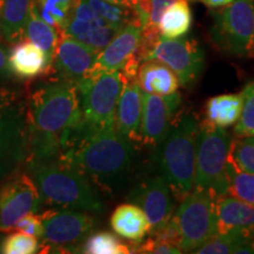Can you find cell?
Returning a JSON list of instances; mask_svg holds the SVG:
<instances>
[{
  "mask_svg": "<svg viewBox=\"0 0 254 254\" xmlns=\"http://www.w3.org/2000/svg\"><path fill=\"white\" fill-rule=\"evenodd\" d=\"M44 201L31 176L17 172L0 182V232L13 231L20 218L38 213Z\"/></svg>",
  "mask_w": 254,
  "mask_h": 254,
  "instance_id": "7c38bea8",
  "label": "cell"
},
{
  "mask_svg": "<svg viewBox=\"0 0 254 254\" xmlns=\"http://www.w3.org/2000/svg\"><path fill=\"white\" fill-rule=\"evenodd\" d=\"M209 36L218 50L238 58L254 57V4L233 0L212 13Z\"/></svg>",
  "mask_w": 254,
  "mask_h": 254,
  "instance_id": "52a82bcc",
  "label": "cell"
},
{
  "mask_svg": "<svg viewBox=\"0 0 254 254\" xmlns=\"http://www.w3.org/2000/svg\"><path fill=\"white\" fill-rule=\"evenodd\" d=\"M196 254H254V238L238 233H217L204 245L195 250Z\"/></svg>",
  "mask_w": 254,
  "mask_h": 254,
  "instance_id": "4316f807",
  "label": "cell"
},
{
  "mask_svg": "<svg viewBox=\"0 0 254 254\" xmlns=\"http://www.w3.org/2000/svg\"><path fill=\"white\" fill-rule=\"evenodd\" d=\"M81 120L75 84L55 80L38 86L26 107V164L58 160L64 135Z\"/></svg>",
  "mask_w": 254,
  "mask_h": 254,
  "instance_id": "6da1fadb",
  "label": "cell"
},
{
  "mask_svg": "<svg viewBox=\"0 0 254 254\" xmlns=\"http://www.w3.org/2000/svg\"><path fill=\"white\" fill-rule=\"evenodd\" d=\"M198 1L202 2V4L208 6L211 8H220L224 7L233 1V0H198Z\"/></svg>",
  "mask_w": 254,
  "mask_h": 254,
  "instance_id": "ab89813d",
  "label": "cell"
},
{
  "mask_svg": "<svg viewBox=\"0 0 254 254\" xmlns=\"http://www.w3.org/2000/svg\"><path fill=\"white\" fill-rule=\"evenodd\" d=\"M111 227L119 237L138 244L150 232V221L139 206L123 204L111 215Z\"/></svg>",
  "mask_w": 254,
  "mask_h": 254,
  "instance_id": "603a6c76",
  "label": "cell"
},
{
  "mask_svg": "<svg viewBox=\"0 0 254 254\" xmlns=\"http://www.w3.org/2000/svg\"><path fill=\"white\" fill-rule=\"evenodd\" d=\"M80 253L86 254H127L132 253V247L124 244L111 232H97L87 237L81 245Z\"/></svg>",
  "mask_w": 254,
  "mask_h": 254,
  "instance_id": "f1b7e54d",
  "label": "cell"
},
{
  "mask_svg": "<svg viewBox=\"0 0 254 254\" xmlns=\"http://www.w3.org/2000/svg\"><path fill=\"white\" fill-rule=\"evenodd\" d=\"M228 163L240 172L254 173V135L232 138Z\"/></svg>",
  "mask_w": 254,
  "mask_h": 254,
  "instance_id": "f546056e",
  "label": "cell"
},
{
  "mask_svg": "<svg viewBox=\"0 0 254 254\" xmlns=\"http://www.w3.org/2000/svg\"><path fill=\"white\" fill-rule=\"evenodd\" d=\"M15 99L17 98H15V95L12 92L5 90V88H0V110Z\"/></svg>",
  "mask_w": 254,
  "mask_h": 254,
  "instance_id": "f35d334b",
  "label": "cell"
},
{
  "mask_svg": "<svg viewBox=\"0 0 254 254\" xmlns=\"http://www.w3.org/2000/svg\"><path fill=\"white\" fill-rule=\"evenodd\" d=\"M241 94H220L209 98L205 106V120L208 125L226 128L236 125L240 117Z\"/></svg>",
  "mask_w": 254,
  "mask_h": 254,
  "instance_id": "cb8c5ba5",
  "label": "cell"
},
{
  "mask_svg": "<svg viewBox=\"0 0 254 254\" xmlns=\"http://www.w3.org/2000/svg\"><path fill=\"white\" fill-rule=\"evenodd\" d=\"M62 32L99 53L118 31L110 26L86 0H75Z\"/></svg>",
  "mask_w": 254,
  "mask_h": 254,
  "instance_id": "2e32d148",
  "label": "cell"
},
{
  "mask_svg": "<svg viewBox=\"0 0 254 254\" xmlns=\"http://www.w3.org/2000/svg\"><path fill=\"white\" fill-rule=\"evenodd\" d=\"M144 60H158L170 67L183 86L198 80L205 65V53L194 39L159 37L144 53Z\"/></svg>",
  "mask_w": 254,
  "mask_h": 254,
  "instance_id": "30bf717a",
  "label": "cell"
},
{
  "mask_svg": "<svg viewBox=\"0 0 254 254\" xmlns=\"http://www.w3.org/2000/svg\"><path fill=\"white\" fill-rule=\"evenodd\" d=\"M182 106V94L174 92L158 95L142 92V116L140 141L148 147H158L178 116Z\"/></svg>",
  "mask_w": 254,
  "mask_h": 254,
  "instance_id": "5bb4252c",
  "label": "cell"
},
{
  "mask_svg": "<svg viewBox=\"0 0 254 254\" xmlns=\"http://www.w3.org/2000/svg\"><path fill=\"white\" fill-rule=\"evenodd\" d=\"M218 233H238L254 238V206L226 194L215 200Z\"/></svg>",
  "mask_w": 254,
  "mask_h": 254,
  "instance_id": "d6986e66",
  "label": "cell"
},
{
  "mask_svg": "<svg viewBox=\"0 0 254 254\" xmlns=\"http://www.w3.org/2000/svg\"><path fill=\"white\" fill-rule=\"evenodd\" d=\"M228 194L254 206V173L237 171L228 163Z\"/></svg>",
  "mask_w": 254,
  "mask_h": 254,
  "instance_id": "1f68e13d",
  "label": "cell"
},
{
  "mask_svg": "<svg viewBox=\"0 0 254 254\" xmlns=\"http://www.w3.org/2000/svg\"><path fill=\"white\" fill-rule=\"evenodd\" d=\"M142 27L138 23L126 25L116 33L98 53L97 67L105 71H120L126 80L136 79L141 57Z\"/></svg>",
  "mask_w": 254,
  "mask_h": 254,
  "instance_id": "4fadbf2b",
  "label": "cell"
},
{
  "mask_svg": "<svg viewBox=\"0 0 254 254\" xmlns=\"http://www.w3.org/2000/svg\"><path fill=\"white\" fill-rule=\"evenodd\" d=\"M27 158L26 107L15 99L0 110V182Z\"/></svg>",
  "mask_w": 254,
  "mask_h": 254,
  "instance_id": "8fae6325",
  "label": "cell"
},
{
  "mask_svg": "<svg viewBox=\"0 0 254 254\" xmlns=\"http://www.w3.org/2000/svg\"><path fill=\"white\" fill-rule=\"evenodd\" d=\"M252 1H253V4H254V0H252Z\"/></svg>",
  "mask_w": 254,
  "mask_h": 254,
  "instance_id": "7bdbcfd3",
  "label": "cell"
},
{
  "mask_svg": "<svg viewBox=\"0 0 254 254\" xmlns=\"http://www.w3.org/2000/svg\"><path fill=\"white\" fill-rule=\"evenodd\" d=\"M8 50L4 44L0 43V84L4 81H7L9 79L13 78L8 68Z\"/></svg>",
  "mask_w": 254,
  "mask_h": 254,
  "instance_id": "74e56055",
  "label": "cell"
},
{
  "mask_svg": "<svg viewBox=\"0 0 254 254\" xmlns=\"http://www.w3.org/2000/svg\"><path fill=\"white\" fill-rule=\"evenodd\" d=\"M136 81L142 92L158 95L172 94L180 85L172 69L158 60H144L136 73Z\"/></svg>",
  "mask_w": 254,
  "mask_h": 254,
  "instance_id": "7402d4cb",
  "label": "cell"
},
{
  "mask_svg": "<svg viewBox=\"0 0 254 254\" xmlns=\"http://www.w3.org/2000/svg\"><path fill=\"white\" fill-rule=\"evenodd\" d=\"M142 91L136 79L126 80L116 110L114 126L132 142L140 141Z\"/></svg>",
  "mask_w": 254,
  "mask_h": 254,
  "instance_id": "ac0fdd59",
  "label": "cell"
},
{
  "mask_svg": "<svg viewBox=\"0 0 254 254\" xmlns=\"http://www.w3.org/2000/svg\"><path fill=\"white\" fill-rule=\"evenodd\" d=\"M133 142L116 126L92 128L84 122L58 160L84 174L94 186L113 192L132 168Z\"/></svg>",
  "mask_w": 254,
  "mask_h": 254,
  "instance_id": "7a4b0ae2",
  "label": "cell"
},
{
  "mask_svg": "<svg viewBox=\"0 0 254 254\" xmlns=\"http://www.w3.org/2000/svg\"><path fill=\"white\" fill-rule=\"evenodd\" d=\"M98 52L74 38L60 34L52 59L51 72L56 80L77 84L97 68Z\"/></svg>",
  "mask_w": 254,
  "mask_h": 254,
  "instance_id": "9a60e30c",
  "label": "cell"
},
{
  "mask_svg": "<svg viewBox=\"0 0 254 254\" xmlns=\"http://www.w3.org/2000/svg\"><path fill=\"white\" fill-rule=\"evenodd\" d=\"M199 120L194 113L179 114L158 146L161 177L177 199L182 200L193 189L196 134Z\"/></svg>",
  "mask_w": 254,
  "mask_h": 254,
  "instance_id": "277c9868",
  "label": "cell"
},
{
  "mask_svg": "<svg viewBox=\"0 0 254 254\" xmlns=\"http://www.w3.org/2000/svg\"><path fill=\"white\" fill-rule=\"evenodd\" d=\"M44 204L53 207L103 213L105 206L97 187L79 171L60 160L27 163Z\"/></svg>",
  "mask_w": 254,
  "mask_h": 254,
  "instance_id": "3957f363",
  "label": "cell"
},
{
  "mask_svg": "<svg viewBox=\"0 0 254 254\" xmlns=\"http://www.w3.org/2000/svg\"><path fill=\"white\" fill-rule=\"evenodd\" d=\"M176 0H147L148 27L158 28V24L163 17L164 12ZM147 28V27H146Z\"/></svg>",
  "mask_w": 254,
  "mask_h": 254,
  "instance_id": "d590c367",
  "label": "cell"
},
{
  "mask_svg": "<svg viewBox=\"0 0 254 254\" xmlns=\"http://www.w3.org/2000/svg\"><path fill=\"white\" fill-rule=\"evenodd\" d=\"M60 34H62V30L51 26L46 21H44L38 14L36 6L33 5L24 30V40L30 41L40 47L53 59Z\"/></svg>",
  "mask_w": 254,
  "mask_h": 254,
  "instance_id": "484cf974",
  "label": "cell"
},
{
  "mask_svg": "<svg viewBox=\"0 0 254 254\" xmlns=\"http://www.w3.org/2000/svg\"><path fill=\"white\" fill-rule=\"evenodd\" d=\"M8 68L13 77L31 80L51 73L52 58L27 40L19 41L8 50Z\"/></svg>",
  "mask_w": 254,
  "mask_h": 254,
  "instance_id": "ffe728a7",
  "label": "cell"
},
{
  "mask_svg": "<svg viewBox=\"0 0 254 254\" xmlns=\"http://www.w3.org/2000/svg\"><path fill=\"white\" fill-rule=\"evenodd\" d=\"M129 5L134 8L138 15L139 24L142 28L148 27V13H147V0H128Z\"/></svg>",
  "mask_w": 254,
  "mask_h": 254,
  "instance_id": "8d00e7d4",
  "label": "cell"
},
{
  "mask_svg": "<svg viewBox=\"0 0 254 254\" xmlns=\"http://www.w3.org/2000/svg\"><path fill=\"white\" fill-rule=\"evenodd\" d=\"M106 1L114 2V4H122V5H128V6H131V5H129L128 0H106ZM131 7H132V6H131Z\"/></svg>",
  "mask_w": 254,
  "mask_h": 254,
  "instance_id": "60d3db41",
  "label": "cell"
},
{
  "mask_svg": "<svg viewBox=\"0 0 254 254\" xmlns=\"http://www.w3.org/2000/svg\"><path fill=\"white\" fill-rule=\"evenodd\" d=\"M240 117L234 126L236 135H254V80L247 82L241 92Z\"/></svg>",
  "mask_w": 254,
  "mask_h": 254,
  "instance_id": "d6a6232c",
  "label": "cell"
},
{
  "mask_svg": "<svg viewBox=\"0 0 254 254\" xmlns=\"http://www.w3.org/2000/svg\"><path fill=\"white\" fill-rule=\"evenodd\" d=\"M232 135L205 122L199 123L195 147L193 189L204 190L218 199L228 194V153Z\"/></svg>",
  "mask_w": 254,
  "mask_h": 254,
  "instance_id": "5b68a950",
  "label": "cell"
},
{
  "mask_svg": "<svg viewBox=\"0 0 254 254\" xmlns=\"http://www.w3.org/2000/svg\"><path fill=\"white\" fill-rule=\"evenodd\" d=\"M74 1L75 0H36L34 6L44 21L62 30L67 21Z\"/></svg>",
  "mask_w": 254,
  "mask_h": 254,
  "instance_id": "4dcf8cb0",
  "label": "cell"
},
{
  "mask_svg": "<svg viewBox=\"0 0 254 254\" xmlns=\"http://www.w3.org/2000/svg\"><path fill=\"white\" fill-rule=\"evenodd\" d=\"M43 221L40 251L65 250V252H79L82 243L94 232L97 220L84 211L51 209L40 214Z\"/></svg>",
  "mask_w": 254,
  "mask_h": 254,
  "instance_id": "9c48e42d",
  "label": "cell"
},
{
  "mask_svg": "<svg viewBox=\"0 0 254 254\" xmlns=\"http://www.w3.org/2000/svg\"><path fill=\"white\" fill-rule=\"evenodd\" d=\"M215 198L204 190H192L182 199L172 219L180 236L182 252L194 253L218 233Z\"/></svg>",
  "mask_w": 254,
  "mask_h": 254,
  "instance_id": "ba28073f",
  "label": "cell"
},
{
  "mask_svg": "<svg viewBox=\"0 0 254 254\" xmlns=\"http://www.w3.org/2000/svg\"><path fill=\"white\" fill-rule=\"evenodd\" d=\"M171 194L170 186L161 176L142 180L129 193V201L139 206L150 221V232L172 219L174 204Z\"/></svg>",
  "mask_w": 254,
  "mask_h": 254,
  "instance_id": "e0dca14e",
  "label": "cell"
},
{
  "mask_svg": "<svg viewBox=\"0 0 254 254\" xmlns=\"http://www.w3.org/2000/svg\"><path fill=\"white\" fill-rule=\"evenodd\" d=\"M86 1L110 26L116 28L117 31L122 30L128 24H139L138 15L131 6L114 4L106 0H86Z\"/></svg>",
  "mask_w": 254,
  "mask_h": 254,
  "instance_id": "83f0119b",
  "label": "cell"
},
{
  "mask_svg": "<svg viewBox=\"0 0 254 254\" xmlns=\"http://www.w3.org/2000/svg\"><path fill=\"white\" fill-rule=\"evenodd\" d=\"M40 252L38 238L17 232L9 234L0 243V253L4 254H34Z\"/></svg>",
  "mask_w": 254,
  "mask_h": 254,
  "instance_id": "836d02e7",
  "label": "cell"
},
{
  "mask_svg": "<svg viewBox=\"0 0 254 254\" xmlns=\"http://www.w3.org/2000/svg\"><path fill=\"white\" fill-rule=\"evenodd\" d=\"M13 231L21 232V233L40 239L41 236H43V221H41L40 214L28 213L24 215L14 225Z\"/></svg>",
  "mask_w": 254,
  "mask_h": 254,
  "instance_id": "e575fe53",
  "label": "cell"
},
{
  "mask_svg": "<svg viewBox=\"0 0 254 254\" xmlns=\"http://www.w3.org/2000/svg\"><path fill=\"white\" fill-rule=\"evenodd\" d=\"M192 20L190 0H176L166 8L159 21V34L166 39L182 38L189 33L192 27Z\"/></svg>",
  "mask_w": 254,
  "mask_h": 254,
  "instance_id": "d4e9b609",
  "label": "cell"
},
{
  "mask_svg": "<svg viewBox=\"0 0 254 254\" xmlns=\"http://www.w3.org/2000/svg\"><path fill=\"white\" fill-rule=\"evenodd\" d=\"M125 78L120 71L95 68L75 84L82 122L92 128L113 126Z\"/></svg>",
  "mask_w": 254,
  "mask_h": 254,
  "instance_id": "8992f818",
  "label": "cell"
},
{
  "mask_svg": "<svg viewBox=\"0 0 254 254\" xmlns=\"http://www.w3.org/2000/svg\"><path fill=\"white\" fill-rule=\"evenodd\" d=\"M36 0H1L0 38L9 45L24 40V30Z\"/></svg>",
  "mask_w": 254,
  "mask_h": 254,
  "instance_id": "44dd1931",
  "label": "cell"
},
{
  "mask_svg": "<svg viewBox=\"0 0 254 254\" xmlns=\"http://www.w3.org/2000/svg\"><path fill=\"white\" fill-rule=\"evenodd\" d=\"M0 4H1V0H0Z\"/></svg>",
  "mask_w": 254,
  "mask_h": 254,
  "instance_id": "b9f144b4",
  "label": "cell"
}]
</instances>
